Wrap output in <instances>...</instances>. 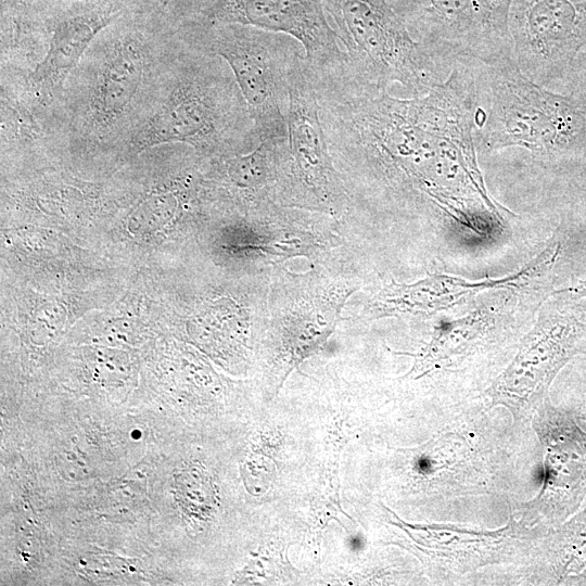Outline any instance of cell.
I'll return each mask as SVG.
<instances>
[{
    "mask_svg": "<svg viewBox=\"0 0 586 586\" xmlns=\"http://www.w3.org/2000/svg\"><path fill=\"white\" fill-rule=\"evenodd\" d=\"M315 87L330 152L344 166L361 165L395 188L425 194L472 230L475 217H500L477 166L470 61L421 95L398 97L349 78Z\"/></svg>",
    "mask_w": 586,
    "mask_h": 586,
    "instance_id": "cell-1",
    "label": "cell"
},
{
    "mask_svg": "<svg viewBox=\"0 0 586 586\" xmlns=\"http://www.w3.org/2000/svg\"><path fill=\"white\" fill-rule=\"evenodd\" d=\"M115 22L95 37L50 113L49 128L59 148L116 154L148 111L182 43L179 30Z\"/></svg>",
    "mask_w": 586,
    "mask_h": 586,
    "instance_id": "cell-2",
    "label": "cell"
},
{
    "mask_svg": "<svg viewBox=\"0 0 586 586\" xmlns=\"http://www.w3.org/2000/svg\"><path fill=\"white\" fill-rule=\"evenodd\" d=\"M181 40L148 111L117 156L133 160L160 145L184 144L205 157H222L257 144L247 105L228 64Z\"/></svg>",
    "mask_w": 586,
    "mask_h": 586,
    "instance_id": "cell-3",
    "label": "cell"
},
{
    "mask_svg": "<svg viewBox=\"0 0 586 586\" xmlns=\"http://www.w3.org/2000/svg\"><path fill=\"white\" fill-rule=\"evenodd\" d=\"M473 137L480 154L518 150L537 165L559 166L586 154V92H557L527 78L513 59L471 62Z\"/></svg>",
    "mask_w": 586,
    "mask_h": 586,
    "instance_id": "cell-4",
    "label": "cell"
},
{
    "mask_svg": "<svg viewBox=\"0 0 586 586\" xmlns=\"http://www.w3.org/2000/svg\"><path fill=\"white\" fill-rule=\"evenodd\" d=\"M345 52L348 77L405 97L426 93L451 69L411 36L390 0H323Z\"/></svg>",
    "mask_w": 586,
    "mask_h": 586,
    "instance_id": "cell-5",
    "label": "cell"
},
{
    "mask_svg": "<svg viewBox=\"0 0 586 586\" xmlns=\"http://www.w3.org/2000/svg\"><path fill=\"white\" fill-rule=\"evenodd\" d=\"M179 34L228 64L247 105L257 142H286L291 74L305 55L301 43L284 34L239 24L200 23Z\"/></svg>",
    "mask_w": 586,
    "mask_h": 586,
    "instance_id": "cell-6",
    "label": "cell"
},
{
    "mask_svg": "<svg viewBox=\"0 0 586 586\" xmlns=\"http://www.w3.org/2000/svg\"><path fill=\"white\" fill-rule=\"evenodd\" d=\"M513 0H390L411 36L449 68L513 59Z\"/></svg>",
    "mask_w": 586,
    "mask_h": 586,
    "instance_id": "cell-7",
    "label": "cell"
},
{
    "mask_svg": "<svg viewBox=\"0 0 586 586\" xmlns=\"http://www.w3.org/2000/svg\"><path fill=\"white\" fill-rule=\"evenodd\" d=\"M509 29L527 78L557 92L576 89L586 65V0H513Z\"/></svg>",
    "mask_w": 586,
    "mask_h": 586,
    "instance_id": "cell-8",
    "label": "cell"
},
{
    "mask_svg": "<svg viewBox=\"0 0 586 586\" xmlns=\"http://www.w3.org/2000/svg\"><path fill=\"white\" fill-rule=\"evenodd\" d=\"M586 347V303L570 301L542 310L505 371L487 391L494 404L524 417L543 406L559 371Z\"/></svg>",
    "mask_w": 586,
    "mask_h": 586,
    "instance_id": "cell-9",
    "label": "cell"
},
{
    "mask_svg": "<svg viewBox=\"0 0 586 586\" xmlns=\"http://www.w3.org/2000/svg\"><path fill=\"white\" fill-rule=\"evenodd\" d=\"M204 22L252 26L296 39L314 80L339 79L347 73L346 55L323 0H218Z\"/></svg>",
    "mask_w": 586,
    "mask_h": 586,
    "instance_id": "cell-10",
    "label": "cell"
},
{
    "mask_svg": "<svg viewBox=\"0 0 586 586\" xmlns=\"http://www.w3.org/2000/svg\"><path fill=\"white\" fill-rule=\"evenodd\" d=\"M112 2L72 9L43 28L46 52L28 73L1 68L34 110L49 119L64 85L95 37L120 15Z\"/></svg>",
    "mask_w": 586,
    "mask_h": 586,
    "instance_id": "cell-11",
    "label": "cell"
},
{
    "mask_svg": "<svg viewBox=\"0 0 586 586\" xmlns=\"http://www.w3.org/2000/svg\"><path fill=\"white\" fill-rule=\"evenodd\" d=\"M331 156L316 87L302 56L290 79L288 151L283 164L295 177L298 191L323 205L337 204L344 196Z\"/></svg>",
    "mask_w": 586,
    "mask_h": 586,
    "instance_id": "cell-12",
    "label": "cell"
},
{
    "mask_svg": "<svg viewBox=\"0 0 586 586\" xmlns=\"http://www.w3.org/2000/svg\"><path fill=\"white\" fill-rule=\"evenodd\" d=\"M538 421L544 450L539 508L555 524L575 513L586 498V423L574 411L545 406Z\"/></svg>",
    "mask_w": 586,
    "mask_h": 586,
    "instance_id": "cell-13",
    "label": "cell"
},
{
    "mask_svg": "<svg viewBox=\"0 0 586 586\" xmlns=\"http://www.w3.org/2000/svg\"><path fill=\"white\" fill-rule=\"evenodd\" d=\"M560 255L561 243L552 241L520 270L501 279L469 281L454 276L434 275L410 285L393 283L379 295L377 309L380 315H434L482 291L520 289L547 276Z\"/></svg>",
    "mask_w": 586,
    "mask_h": 586,
    "instance_id": "cell-14",
    "label": "cell"
},
{
    "mask_svg": "<svg viewBox=\"0 0 586 586\" xmlns=\"http://www.w3.org/2000/svg\"><path fill=\"white\" fill-rule=\"evenodd\" d=\"M511 298L504 297L491 304L482 305L464 317L436 328L428 347L417 357L412 371L428 372L436 367H450L456 361L467 358L484 348L498 335L502 327V311L511 305Z\"/></svg>",
    "mask_w": 586,
    "mask_h": 586,
    "instance_id": "cell-15",
    "label": "cell"
},
{
    "mask_svg": "<svg viewBox=\"0 0 586 586\" xmlns=\"http://www.w3.org/2000/svg\"><path fill=\"white\" fill-rule=\"evenodd\" d=\"M548 550L550 571L557 582L569 581L586 569V506L553 531Z\"/></svg>",
    "mask_w": 586,
    "mask_h": 586,
    "instance_id": "cell-16",
    "label": "cell"
},
{
    "mask_svg": "<svg viewBox=\"0 0 586 586\" xmlns=\"http://www.w3.org/2000/svg\"><path fill=\"white\" fill-rule=\"evenodd\" d=\"M558 294L568 293L574 297H586V279L581 280L574 285L557 291Z\"/></svg>",
    "mask_w": 586,
    "mask_h": 586,
    "instance_id": "cell-17",
    "label": "cell"
},
{
    "mask_svg": "<svg viewBox=\"0 0 586 586\" xmlns=\"http://www.w3.org/2000/svg\"><path fill=\"white\" fill-rule=\"evenodd\" d=\"M578 418L586 423V402L583 404V408L574 411Z\"/></svg>",
    "mask_w": 586,
    "mask_h": 586,
    "instance_id": "cell-18",
    "label": "cell"
},
{
    "mask_svg": "<svg viewBox=\"0 0 586 586\" xmlns=\"http://www.w3.org/2000/svg\"><path fill=\"white\" fill-rule=\"evenodd\" d=\"M583 354H584V355H585V357H586V351H585V352H584Z\"/></svg>",
    "mask_w": 586,
    "mask_h": 586,
    "instance_id": "cell-19",
    "label": "cell"
},
{
    "mask_svg": "<svg viewBox=\"0 0 586 586\" xmlns=\"http://www.w3.org/2000/svg\"><path fill=\"white\" fill-rule=\"evenodd\" d=\"M584 75H586V73Z\"/></svg>",
    "mask_w": 586,
    "mask_h": 586,
    "instance_id": "cell-20",
    "label": "cell"
}]
</instances>
